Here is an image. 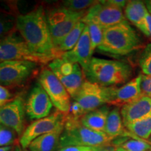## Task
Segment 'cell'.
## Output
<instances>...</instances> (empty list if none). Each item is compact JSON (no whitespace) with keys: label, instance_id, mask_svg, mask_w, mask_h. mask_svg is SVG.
I'll list each match as a JSON object with an SVG mask.
<instances>
[{"label":"cell","instance_id":"34","mask_svg":"<svg viewBox=\"0 0 151 151\" xmlns=\"http://www.w3.org/2000/svg\"><path fill=\"white\" fill-rule=\"evenodd\" d=\"M145 5H146V7L148 10V13L151 15V0H147V1H144Z\"/></svg>","mask_w":151,"mask_h":151},{"label":"cell","instance_id":"24","mask_svg":"<svg viewBox=\"0 0 151 151\" xmlns=\"http://www.w3.org/2000/svg\"><path fill=\"white\" fill-rule=\"evenodd\" d=\"M98 1L94 0H66L62 1V6L71 11L80 12L88 11Z\"/></svg>","mask_w":151,"mask_h":151},{"label":"cell","instance_id":"35","mask_svg":"<svg viewBox=\"0 0 151 151\" xmlns=\"http://www.w3.org/2000/svg\"><path fill=\"white\" fill-rule=\"evenodd\" d=\"M14 151H30L29 149L27 148H22L21 146H20V144L16 145V146L14 147Z\"/></svg>","mask_w":151,"mask_h":151},{"label":"cell","instance_id":"39","mask_svg":"<svg viewBox=\"0 0 151 151\" xmlns=\"http://www.w3.org/2000/svg\"><path fill=\"white\" fill-rule=\"evenodd\" d=\"M10 151H14V148H12V149H11V150Z\"/></svg>","mask_w":151,"mask_h":151},{"label":"cell","instance_id":"17","mask_svg":"<svg viewBox=\"0 0 151 151\" xmlns=\"http://www.w3.org/2000/svg\"><path fill=\"white\" fill-rule=\"evenodd\" d=\"M120 113L124 126L148 116L151 113V97L142 94L120 108Z\"/></svg>","mask_w":151,"mask_h":151},{"label":"cell","instance_id":"16","mask_svg":"<svg viewBox=\"0 0 151 151\" xmlns=\"http://www.w3.org/2000/svg\"><path fill=\"white\" fill-rule=\"evenodd\" d=\"M141 74L131 79L120 88H115L112 101L109 105L115 106L118 108H122L137 99L142 95L141 89Z\"/></svg>","mask_w":151,"mask_h":151},{"label":"cell","instance_id":"25","mask_svg":"<svg viewBox=\"0 0 151 151\" xmlns=\"http://www.w3.org/2000/svg\"><path fill=\"white\" fill-rule=\"evenodd\" d=\"M120 147L128 151H150L151 143L143 139H134L125 140Z\"/></svg>","mask_w":151,"mask_h":151},{"label":"cell","instance_id":"30","mask_svg":"<svg viewBox=\"0 0 151 151\" xmlns=\"http://www.w3.org/2000/svg\"><path fill=\"white\" fill-rule=\"evenodd\" d=\"M12 94L5 87L0 86V107L12 99Z\"/></svg>","mask_w":151,"mask_h":151},{"label":"cell","instance_id":"5","mask_svg":"<svg viewBox=\"0 0 151 151\" xmlns=\"http://www.w3.org/2000/svg\"><path fill=\"white\" fill-rule=\"evenodd\" d=\"M54 59L37 54L30 50L16 29L0 40V63L6 61L24 60L46 65Z\"/></svg>","mask_w":151,"mask_h":151},{"label":"cell","instance_id":"6","mask_svg":"<svg viewBox=\"0 0 151 151\" xmlns=\"http://www.w3.org/2000/svg\"><path fill=\"white\" fill-rule=\"evenodd\" d=\"M86 13L87 11L80 12L71 11L62 6L46 10L47 22L56 51L65 37L76 24L81 21Z\"/></svg>","mask_w":151,"mask_h":151},{"label":"cell","instance_id":"18","mask_svg":"<svg viewBox=\"0 0 151 151\" xmlns=\"http://www.w3.org/2000/svg\"><path fill=\"white\" fill-rule=\"evenodd\" d=\"M148 12L144 1L139 0L128 1L124 9L125 18L132 25L137 27L141 33L148 37L146 26V14Z\"/></svg>","mask_w":151,"mask_h":151},{"label":"cell","instance_id":"40","mask_svg":"<svg viewBox=\"0 0 151 151\" xmlns=\"http://www.w3.org/2000/svg\"><path fill=\"white\" fill-rule=\"evenodd\" d=\"M150 141V142L151 143V137H150V139H149V141Z\"/></svg>","mask_w":151,"mask_h":151},{"label":"cell","instance_id":"37","mask_svg":"<svg viewBox=\"0 0 151 151\" xmlns=\"http://www.w3.org/2000/svg\"><path fill=\"white\" fill-rule=\"evenodd\" d=\"M116 151H128V150H124V149H123L122 148H120V147H118V148H116Z\"/></svg>","mask_w":151,"mask_h":151},{"label":"cell","instance_id":"8","mask_svg":"<svg viewBox=\"0 0 151 151\" xmlns=\"http://www.w3.org/2000/svg\"><path fill=\"white\" fill-rule=\"evenodd\" d=\"M48 67L63 84L71 99L86 81L84 71L78 64L71 63L62 58L49 62Z\"/></svg>","mask_w":151,"mask_h":151},{"label":"cell","instance_id":"28","mask_svg":"<svg viewBox=\"0 0 151 151\" xmlns=\"http://www.w3.org/2000/svg\"><path fill=\"white\" fill-rule=\"evenodd\" d=\"M17 136L18 134L14 129L0 123V148L14 144Z\"/></svg>","mask_w":151,"mask_h":151},{"label":"cell","instance_id":"3","mask_svg":"<svg viewBox=\"0 0 151 151\" xmlns=\"http://www.w3.org/2000/svg\"><path fill=\"white\" fill-rule=\"evenodd\" d=\"M84 73L88 81L103 86L115 87L126 83L131 78L132 69L124 62L92 58Z\"/></svg>","mask_w":151,"mask_h":151},{"label":"cell","instance_id":"22","mask_svg":"<svg viewBox=\"0 0 151 151\" xmlns=\"http://www.w3.org/2000/svg\"><path fill=\"white\" fill-rule=\"evenodd\" d=\"M128 137L148 141L151 137V113L124 126Z\"/></svg>","mask_w":151,"mask_h":151},{"label":"cell","instance_id":"9","mask_svg":"<svg viewBox=\"0 0 151 151\" xmlns=\"http://www.w3.org/2000/svg\"><path fill=\"white\" fill-rule=\"evenodd\" d=\"M39 83L51 100L57 111L67 114L71 104V97L63 84L48 67H43L39 76Z\"/></svg>","mask_w":151,"mask_h":151},{"label":"cell","instance_id":"32","mask_svg":"<svg viewBox=\"0 0 151 151\" xmlns=\"http://www.w3.org/2000/svg\"><path fill=\"white\" fill-rule=\"evenodd\" d=\"M146 26L148 32V38L151 39V15L149 14L148 11L146 14Z\"/></svg>","mask_w":151,"mask_h":151},{"label":"cell","instance_id":"26","mask_svg":"<svg viewBox=\"0 0 151 151\" xmlns=\"http://www.w3.org/2000/svg\"><path fill=\"white\" fill-rule=\"evenodd\" d=\"M16 29V18L10 14L0 13V40Z\"/></svg>","mask_w":151,"mask_h":151},{"label":"cell","instance_id":"12","mask_svg":"<svg viewBox=\"0 0 151 151\" xmlns=\"http://www.w3.org/2000/svg\"><path fill=\"white\" fill-rule=\"evenodd\" d=\"M65 114L57 111L48 116L32 122L20 137L19 144L22 148H27L32 141L40 136L50 133L65 124Z\"/></svg>","mask_w":151,"mask_h":151},{"label":"cell","instance_id":"38","mask_svg":"<svg viewBox=\"0 0 151 151\" xmlns=\"http://www.w3.org/2000/svg\"><path fill=\"white\" fill-rule=\"evenodd\" d=\"M101 147H95V148H94L92 151H99V148H101Z\"/></svg>","mask_w":151,"mask_h":151},{"label":"cell","instance_id":"27","mask_svg":"<svg viewBox=\"0 0 151 151\" xmlns=\"http://www.w3.org/2000/svg\"><path fill=\"white\" fill-rule=\"evenodd\" d=\"M86 24L89 31L92 50L94 52V50L99 46L102 41L104 29L99 25L92 22H87Z\"/></svg>","mask_w":151,"mask_h":151},{"label":"cell","instance_id":"21","mask_svg":"<svg viewBox=\"0 0 151 151\" xmlns=\"http://www.w3.org/2000/svg\"><path fill=\"white\" fill-rule=\"evenodd\" d=\"M105 134L111 139L119 137H127L128 132L124 127L120 113V109L115 107L110 111L105 126Z\"/></svg>","mask_w":151,"mask_h":151},{"label":"cell","instance_id":"4","mask_svg":"<svg viewBox=\"0 0 151 151\" xmlns=\"http://www.w3.org/2000/svg\"><path fill=\"white\" fill-rule=\"evenodd\" d=\"M113 140L114 139L108 137L104 132H96L85 127L81 120L65 119V127L60 137L58 149L69 146H109Z\"/></svg>","mask_w":151,"mask_h":151},{"label":"cell","instance_id":"36","mask_svg":"<svg viewBox=\"0 0 151 151\" xmlns=\"http://www.w3.org/2000/svg\"><path fill=\"white\" fill-rule=\"evenodd\" d=\"M14 148V147L13 146L1 147V148H0V151H10L11 149Z\"/></svg>","mask_w":151,"mask_h":151},{"label":"cell","instance_id":"19","mask_svg":"<svg viewBox=\"0 0 151 151\" xmlns=\"http://www.w3.org/2000/svg\"><path fill=\"white\" fill-rule=\"evenodd\" d=\"M65 124L50 133L40 136L32 141L27 149L30 151H55L59 147L60 137Z\"/></svg>","mask_w":151,"mask_h":151},{"label":"cell","instance_id":"7","mask_svg":"<svg viewBox=\"0 0 151 151\" xmlns=\"http://www.w3.org/2000/svg\"><path fill=\"white\" fill-rule=\"evenodd\" d=\"M116 87H106L86 80L72 98L85 114L112 101Z\"/></svg>","mask_w":151,"mask_h":151},{"label":"cell","instance_id":"13","mask_svg":"<svg viewBox=\"0 0 151 151\" xmlns=\"http://www.w3.org/2000/svg\"><path fill=\"white\" fill-rule=\"evenodd\" d=\"M25 100L18 95L0 107V123L14 129L18 137L24 132Z\"/></svg>","mask_w":151,"mask_h":151},{"label":"cell","instance_id":"20","mask_svg":"<svg viewBox=\"0 0 151 151\" xmlns=\"http://www.w3.org/2000/svg\"><path fill=\"white\" fill-rule=\"evenodd\" d=\"M110 112V107L104 105L95 110L87 113L81 119V122L85 127L94 131L105 133V126Z\"/></svg>","mask_w":151,"mask_h":151},{"label":"cell","instance_id":"11","mask_svg":"<svg viewBox=\"0 0 151 151\" xmlns=\"http://www.w3.org/2000/svg\"><path fill=\"white\" fill-rule=\"evenodd\" d=\"M38 64L24 60L6 61L0 63V86H20L28 80L37 69Z\"/></svg>","mask_w":151,"mask_h":151},{"label":"cell","instance_id":"14","mask_svg":"<svg viewBox=\"0 0 151 151\" xmlns=\"http://www.w3.org/2000/svg\"><path fill=\"white\" fill-rule=\"evenodd\" d=\"M51 100L39 82L33 87L25 101L26 114L31 120H39L50 115Z\"/></svg>","mask_w":151,"mask_h":151},{"label":"cell","instance_id":"31","mask_svg":"<svg viewBox=\"0 0 151 151\" xmlns=\"http://www.w3.org/2000/svg\"><path fill=\"white\" fill-rule=\"evenodd\" d=\"M95 147L87 146H69L59 149L58 151H92Z\"/></svg>","mask_w":151,"mask_h":151},{"label":"cell","instance_id":"15","mask_svg":"<svg viewBox=\"0 0 151 151\" xmlns=\"http://www.w3.org/2000/svg\"><path fill=\"white\" fill-rule=\"evenodd\" d=\"M93 51L92 50L90 34L88 27L83 32L78 43L70 51L64 52L60 58L71 63H77L81 66L85 72L92 59Z\"/></svg>","mask_w":151,"mask_h":151},{"label":"cell","instance_id":"2","mask_svg":"<svg viewBox=\"0 0 151 151\" xmlns=\"http://www.w3.org/2000/svg\"><path fill=\"white\" fill-rule=\"evenodd\" d=\"M142 46L139 33L127 20L104 29L98 49L115 55H126Z\"/></svg>","mask_w":151,"mask_h":151},{"label":"cell","instance_id":"29","mask_svg":"<svg viewBox=\"0 0 151 151\" xmlns=\"http://www.w3.org/2000/svg\"><path fill=\"white\" fill-rule=\"evenodd\" d=\"M139 63L143 74L151 76V43L143 49L139 58Z\"/></svg>","mask_w":151,"mask_h":151},{"label":"cell","instance_id":"1","mask_svg":"<svg viewBox=\"0 0 151 151\" xmlns=\"http://www.w3.org/2000/svg\"><path fill=\"white\" fill-rule=\"evenodd\" d=\"M16 29L32 51L47 57L58 58L47 22L46 10L38 6L16 18Z\"/></svg>","mask_w":151,"mask_h":151},{"label":"cell","instance_id":"33","mask_svg":"<svg viewBox=\"0 0 151 151\" xmlns=\"http://www.w3.org/2000/svg\"><path fill=\"white\" fill-rule=\"evenodd\" d=\"M116 148H115L114 147L110 146H101L99 148V151H116Z\"/></svg>","mask_w":151,"mask_h":151},{"label":"cell","instance_id":"10","mask_svg":"<svg viewBox=\"0 0 151 151\" xmlns=\"http://www.w3.org/2000/svg\"><path fill=\"white\" fill-rule=\"evenodd\" d=\"M126 20L123 9L111 2L110 0L99 1L87 11L81 20L85 24L92 22L103 29Z\"/></svg>","mask_w":151,"mask_h":151},{"label":"cell","instance_id":"41","mask_svg":"<svg viewBox=\"0 0 151 151\" xmlns=\"http://www.w3.org/2000/svg\"><path fill=\"white\" fill-rule=\"evenodd\" d=\"M150 151H151V150H150Z\"/></svg>","mask_w":151,"mask_h":151},{"label":"cell","instance_id":"23","mask_svg":"<svg viewBox=\"0 0 151 151\" xmlns=\"http://www.w3.org/2000/svg\"><path fill=\"white\" fill-rule=\"evenodd\" d=\"M86 27V24L84 22L79 21L76 24L75 27L71 30L70 32L66 36L62 43H60L59 47L57 48V52L59 55V58L64 52L70 51L74 48V46L80 39L81 36Z\"/></svg>","mask_w":151,"mask_h":151}]
</instances>
